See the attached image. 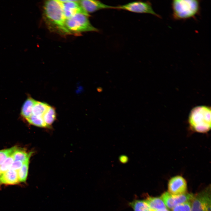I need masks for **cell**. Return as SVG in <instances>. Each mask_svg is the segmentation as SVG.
Instances as JSON below:
<instances>
[{"mask_svg": "<svg viewBox=\"0 0 211 211\" xmlns=\"http://www.w3.org/2000/svg\"><path fill=\"white\" fill-rule=\"evenodd\" d=\"M194 194L186 193L178 195H172L166 192L163 193L160 198L166 206L172 209L176 206L191 201Z\"/></svg>", "mask_w": 211, "mask_h": 211, "instance_id": "obj_7", "label": "cell"}, {"mask_svg": "<svg viewBox=\"0 0 211 211\" xmlns=\"http://www.w3.org/2000/svg\"><path fill=\"white\" fill-rule=\"evenodd\" d=\"M23 163L19 161H14L10 169L18 171L22 167Z\"/></svg>", "mask_w": 211, "mask_h": 211, "instance_id": "obj_23", "label": "cell"}, {"mask_svg": "<svg viewBox=\"0 0 211 211\" xmlns=\"http://www.w3.org/2000/svg\"><path fill=\"white\" fill-rule=\"evenodd\" d=\"M79 3L83 10L88 14L101 10L113 9L114 6L105 4L98 0H80Z\"/></svg>", "mask_w": 211, "mask_h": 211, "instance_id": "obj_10", "label": "cell"}, {"mask_svg": "<svg viewBox=\"0 0 211 211\" xmlns=\"http://www.w3.org/2000/svg\"><path fill=\"white\" fill-rule=\"evenodd\" d=\"M190 128L194 131L206 133L211 128V108L206 106H200L193 108L188 120Z\"/></svg>", "mask_w": 211, "mask_h": 211, "instance_id": "obj_3", "label": "cell"}, {"mask_svg": "<svg viewBox=\"0 0 211 211\" xmlns=\"http://www.w3.org/2000/svg\"><path fill=\"white\" fill-rule=\"evenodd\" d=\"M19 182L17 171L9 169L2 173L0 176V183L6 184H16Z\"/></svg>", "mask_w": 211, "mask_h": 211, "instance_id": "obj_11", "label": "cell"}, {"mask_svg": "<svg viewBox=\"0 0 211 211\" xmlns=\"http://www.w3.org/2000/svg\"><path fill=\"white\" fill-rule=\"evenodd\" d=\"M1 171H0V176H1Z\"/></svg>", "mask_w": 211, "mask_h": 211, "instance_id": "obj_25", "label": "cell"}, {"mask_svg": "<svg viewBox=\"0 0 211 211\" xmlns=\"http://www.w3.org/2000/svg\"><path fill=\"white\" fill-rule=\"evenodd\" d=\"M191 201L178 205L172 209V211H191Z\"/></svg>", "mask_w": 211, "mask_h": 211, "instance_id": "obj_22", "label": "cell"}, {"mask_svg": "<svg viewBox=\"0 0 211 211\" xmlns=\"http://www.w3.org/2000/svg\"><path fill=\"white\" fill-rule=\"evenodd\" d=\"M88 16L78 13L66 19L65 25L71 34L86 32H98V30L90 23Z\"/></svg>", "mask_w": 211, "mask_h": 211, "instance_id": "obj_4", "label": "cell"}, {"mask_svg": "<svg viewBox=\"0 0 211 211\" xmlns=\"http://www.w3.org/2000/svg\"><path fill=\"white\" fill-rule=\"evenodd\" d=\"M35 100L28 97L24 103L21 110V115L26 119L32 115L33 108Z\"/></svg>", "mask_w": 211, "mask_h": 211, "instance_id": "obj_13", "label": "cell"}, {"mask_svg": "<svg viewBox=\"0 0 211 211\" xmlns=\"http://www.w3.org/2000/svg\"><path fill=\"white\" fill-rule=\"evenodd\" d=\"M17 147L14 146L10 148L0 150V165L7 158L13 154Z\"/></svg>", "mask_w": 211, "mask_h": 211, "instance_id": "obj_20", "label": "cell"}, {"mask_svg": "<svg viewBox=\"0 0 211 211\" xmlns=\"http://www.w3.org/2000/svg\"><path fill=\"white\" fill-rule=\"evenodd\" d=\"M49 106L47 103L35 101L33 108L32 114L42 116Z\"/></svg>", "mask_w": 211, "mask_h": 211, "instance_id": "obj_16", "label": "cell"}, {"mask_svg": "<svg viewBox=\"0 0 211 211\" xmlns=\"http://www.w3.org/2000/svg\"><path fill=\"white\" fill-rule=\"evenodd\" d=\"M26 120L30 124L36 126L47 128L50 127L45 123L42 116H37L32 114Z\"/></svg>", "mask_w": 211, "mask_h": 211, "instance_id": "obj_18", "label": "cell"}, {"mask_svg": "<svg viewBox=\"0 0 211 211\" xmlns=\"http://www.w3.org/2000/svg\"><path fill=\"white\" fill-rule=\"evenodd\" d=\"M43 16L49 30L62 35L71 34L65 25L66 18L60 0H47L43 6Z\"/></svg>", "mask_w": 211, "mask_h": 211, "instance_id": "obj_1", "label": "cell"}, {"mask_svg": "<svg viewBox=\"0 0 211 211\" xmlns=\"http://www.w3.org/2000/svg\"><path fill=\"white\" fill-rule=\"evenodd\" d=\"M42 117L46 124L50 127L56 119V113L55 108L50 106Z\"/></svg>", "mask_w": 211, "mask_h": 211, "instance_id": "obj_15", "label": "cell"}, {"mask_svg": "<svg viewBox=\"0 0 211 211\" xmlns=\"http://www.w3.org/2000/svg\"><path fill=\"white\" fill-rule=\"evenodd\" d=\"M62 3V9L66 19L75 14L82 13L89 16L80 5L79 0H60Z\"/></svg>", "mask_w": 211, "mask_h": 211, "instance_id": "obj_9", "label": "cell"}, {"mask_svg": "<svg viewBox=\"0 0 211 211\" xmlns=\"http://www.w3.org/2000/svg\"><path fill=\"white\" fill-rule=\"evenodd\" d=\"M29 161L23 163L21 168L18 171L19 182H25L26 181L28 172Z\"/></svg>", "mask_w": 211, "mask_h": 211, "instance_id": "obj_19", "label": "cell"}, {"mask_svg": "<svg viewBox=\"0 0 211 211\" xmlns=\"http://www.w3.org/2000/svg\"><path fill=\"white\" fill-rule=\"evenodd\" d=\"M14 161L12 154L7 158L0 165V169L1 173H4L9 170Z\"/></svg>", "mask_w": 211, "mask_h": 211, "instance_id": "obj_21", "label": "cell"}, {"mask_svg": "<svg viewBox=\"0 0 211 211\" xmlns=\"http://www.w3.org/2000/svg\"><path fill=\"white\" fill-rule=\"evenodd\" d=\"M151 211H169L167 208L156 210H151Z\"/></svg>", "mask_w": 211, "mask_h": 211, "instance_id": "obj_24", "label": "cell"}, {"mask_svg": "<svg viewBox=\"0 0 211 211\" xmlns=\"http://www.w3.org/2000/svg\"><path fill=\"white\" fill-rule=\"evenodd\" d=\"M113 9L124 10L135 13L150 14L161 18V16L154 11L151 3L148 1L130 2L125 4L114 6Z\"/></svg>", "mask_w": 211, "mask_h": 211, "instance_id": "obj_5", "label": "cell"}, {"mask_svg": "<svg viewBox=\"0 0 211 211\" xmlns=\"http://www.w3.org/2000/svg\"><path fill=\"white\" fill-rule=\"evenodd\" d=\"M32 153L27 152L24 148L17 147L12 155L14 161H19L24 163L29 160Z\"/></svg>", "mask_w": 211, "mask_h": 211, "instance_id": "obj_14", "label": "cell"}, {"mask_svg": "<svg viewBox=\"0 0 211 211\" xmlns=\"http://www.w3.org/2000/svg\"><path fill=\"white\" fill-rule=\"evenodd\" d=\"M191 203V211H210V187L194 195Z\"/></svg>", "mask_w": 211, "mask_h": 211, "instance_id": "obj_6", "label": "cell"}, {"mask_svg": "<svg viewBox=\"0 0 211 211\" xmlns=\"http://www.w3.org/2000/svg\"><path fill=\"white\" fill-rule=\"evenodd\" d=\"M187 189V182L181 176H175L169 181L168 192L172 195H178L186 193Z\"/></svg>", "mask_w": 211, "mask_h": 211, "instance_id": "obj_8", "label": "cell"}, {"mask_svg": "<svg viewBox=\"0 0 211 211\" xmlns=\"http://www.w3.org/2000/svg\"><path fill=\"white\" fill-rule=\"evenodd\" d=\"M145 202L151 210H156L167 208L164 203L160 197H147Z\"/></svg>", "mask_w": 211, "mask_h": 211, "instance_id": "obj_12", "label": "cell"}, {"mask_svg": "<svg viewBox=\"0 0 211 211\" xmlns=\"http://www.w3.org/2000/svg\"><path fill=\"white\" fill-rule=\"evenodd\" d=\"M171 6L172 17L175 20L195 18L200 11L199 0H173Z\"/></svg>", "mask_w": 211, "mask_h": 211, "instance_id": "obj_2", "label": "cell"}, {"mask_svg": "<svg viewBox=\"0 0 211 211\" xmlns=\"http://www.w3.org/2000/svg\"><path fill=\"white\" fill-rule=\"evenodd\" d=\"M129 205L134 211H151V210L144 200H135L130 202Z\"/></svg>", "mask_w": 211, "mask_h": 211, "instance_id": "obj_17", "label": "cell"}]
</instances>
